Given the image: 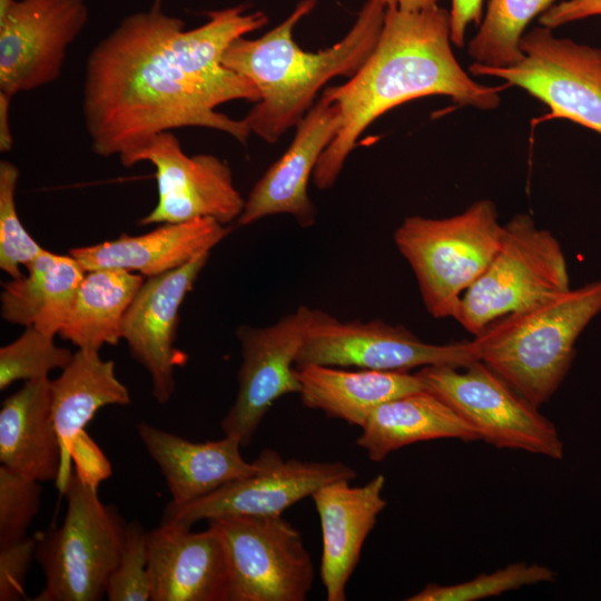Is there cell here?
<instances>
[{
    "instance_id": "6da1fadb",
    "label": "cell",
    "mask_w": 601,
    "mask_h": 601,
    "mask_svg": "<svg viewBox=\"0 0 601 601\" xmlns=\"http://www.w3.org/2000/svg\"><path fill=\"white\" fill-rule=\"evenodd\" d=\"M240 4L208 12L200 27L160 7L126 17L91 50L85 68L82 116L91 150L119 159L159 132L184 127L223 131L246 145L243 119L217 112L233 100L258 102L246 77L221 62L229 46L265 26Z\"/></svg>"
},
{
    "instance_id": "7a4b0ae2",
    "label": "cell",
    "mask_w": 601,
    "mask_h": 601,
    "mask_svg": "<svg viewBox=\"0 0 601 601\" xmlns=\"http://www.w3.org/2000/svg\"><path fill=\"white\" fill-rule=\"evenodd\" d=\"M451 43L450 11L439 6L420 11L386 8L376 45L359 69L345 83L322 93L339 106L342 125L315 167L317 188L335 184L363 131L396 106L434 95L481 110L500 105L503 87L473 80L457 62Z\"/></svg>"
},
{
    "instance_id": "3957f363",
    "label": "cell",
    "mask_w": 601,
    "mask_h": 601,
    "mask_svg": "<svg viewBox=\"0 0 601 601\" xmlns=\"http://www.w3.org/2000/svg\"><path fill=\"white\" fill-rule=\"evenodd\" d=\"M316 2L302 0L273 30L256 39H236L223 57L225 67L257 88L260 99L244 120L250 132L267 142L296 127L327 81L353 77L381 33L386 7L381 0H367L342 40L317 52L305 51L295 42L293 30Z\"/></svg>"
},
{
    "instance_id": "277c9868",
    "label": "cell",
    "mask_w": 601,
    "mask_h": 601,
    "mask_svg": "<svg viewBox=\"0 0 601 601\" xmlns=\"http://www.w3.org/2000/svg\"><path fill=\"white\" fill-rule=\"evenodd\" d=\"M600 312L601 278L506 314L472 342L479 361L540 407L563 382L577 339Z\"/></svg>"
},
{
    "instance_id": "5b68a950",
    "label": "cell",
    "mask_w": 601,
    "mask_h": 601,
    "mask_svg": "<svg viewBox=\"0 0 601 601\" xmlns=\"http://www.w3.org/2000/svg\"><path fill=\"white\" fill-rule=\"evenodd\" d=\"M503 224L493 201L480 199L451 217H406L395 229L397 250L411 266L434 318L455 319L463 294L496 253Z\"/></svg>"
},
{
    "instance_id": "8992f818",
    "label": "cell",
    "mask_w": 601,
    "mask_h": 601,
    "mask_svg": "<svg viewBox=\"0 0 601 601\" xmlns=\"http://www.w3.org/2000/svg\"><path fill=\"white\" fill-rule=\"evenodd\" d=\"M96 489L77 473L66 481L62 524L37 534L35 559L46 583L32 601H98L106 597L127 523L115 506L99 500Z\"/></svg>"
},
{
    "instance_id": "52a82bcc",
    "label": "cell",
    "mask_w": 601,
    "mask_h": 601,
    "mask_svg": "<svg viewBox=\"0 0 601 601\" xmlns=\"http://www.w3.org/2000/svg\"><path fill=\"white\" fill-rule=\"evenodd\" d=\"M570 289L563 249L526 214L503 225L500 246L463 294L455 321L473 336L493 321Z\"/></svg>"
},
{
    "instance_id": "ba28073f",
    "label": "cell",
    "mask_w": 601,
    "mask_h": 601,
    "mask_svg": "<svg viewBox=\"0 0 601 601\" xmlns=\"http://www.w3.org/2000/svg\"><path fill=\"white\" fill-rule=\"evenodd\" d=\"M424 387L446 402L477 433L499 447L552 460L563 457L554 424L500 374L481 361L465 366L432 365L416 373Z\"/></svg>"
},
{
    "instance_id": "9c48e42d",
    "label": "cell",
    "mask_w": 601,
    "mask_h": 601,
    "mask_svg": "<svg viewBox=\"0 0 601 601\" xmlns=\"http://www.w3.org/2000/svg\"><path fill=\"white\" fill-rule=\"evenodd\" d=\"M227 568L226 601H304L314 564L300 532L280 515L208 520Z\"/></svg>"
},
{
    "instance_id": "30bf717a",
    "label": "cell",
    "mask_w": 601,
    "mask_h": 601,
    "mask_svg": "<svg viewBox=\"0 0 601 601\" xmlns=\"http://www.w3.org/2000/svg\"><path fill=\"white\" fill-rule=\"evenodd\" d=\"M522 58L509 67L473 62L474 76H492L546 105V118H564L601 135V49L535 27L520 41Z\"/></svg>"
},
{
    "instance_id": "8fae6325",
    "label": "cell",
    "mask_w": 601,
    "mask_h": 601,
    "mask_svg": "<svg viewBox=\"0 0 601 601\" xmlns=\"http://www.w3.org/2000/svg\"><path fill=\"white\" fill-rule=\"evenodd\" d=\"M477 359L472 341L431 344L402 325L382 319L341 322L322 309H314L296 367L319 364L408 372L432 365L460 367Z\"/></svg>"
},
{
    "instance_id": "7c38bea8",
    "label": "cell",
    "mask_w": 601,
    "mask_h": 601,
    "mask_svg": "<svg viewBox=\"0 0 601 601\" xmlns=\"http://www.w3.org/2000/svg\"><path fill=\"white\" fill-rule=\"evenodd\" d=\"M125 167L148 161L155 167L158 198L140 225L213 218L226 225L239 218L245 200L229 166L214 155L188 156L171 131L159 132L119 159Z\"/></svg>"
},
{
    "instance_id": "4fadbf2b",
    "label": "cell",
    "mask_w": 601,
    "mask_h": 601,
    "mask_svg": "<svg viewBox=\"0 0 601 601\" xmlns=\"http://www.w3.org/2000/svg\"><path fill=\"white\" fill-rule=\"evenodd\" d=\"M87 20L85 0H0V91L13 97L58 79Z\"/></svg>"
},
{
    "instance_id": "5bb4252c",
    "label": "cell",
    "mask_w": 601,
    "mask_h": 601,
    "mask_svg": "<svg viewBox=\"0 0 601 601\" xmlns=\"http://www.w3.org/2000/svg\"><path fill=\"white\" fill-rule=\"evenodd\" d=\"M312 308L299 306L266 327L242 325L236 336L242 346L236 398L223 417L225 435L248 446L260 423L284 395L299 393L296 359L313 317Z\"/></svg>"
},
{
    "instance_id": "9a60e30c",
    "label": "cell",
    "mask_w": 601,
    "mask_h": 601,
    "mask_svg": "<svg viewBox=\"0 0 601 601\" xmlns=\"http://www.w3.org/2000/svg\"><path fill=\"white\" fill-rule=\"evenodd\" d=\"M257 471L185 505L168 503L161 522L190 529L196 522L230 515H280L321 486L339 480L352 481L356 471L336 462L285 460L265 449L255 460Z\"/></svg>"
},
{
    "instance_id": "2e32d148",
    "label": "cell",
    "mask_w": 601,
    "mask_h": 601,
    "mask_svg": "<svg viewBox=\"0 0 601 601\" xmlns=\"http://www.w3.org/2000/svg\"><path fill=\"white\" fill-rule=\"evenodd\" d=\"M209 256L210 250H206L178 268L148 277L122 319L121 338L130 356L149 373L152 395L160 404L171 398L175 368L187 361L175 346L179 308Z\"/></svg>"
},
{
    "instance_id": "e0dca14e",
    "label": "cell",
    "mask_w": 601,
    "mask_h": 601,
    "mask_svg": "<svg viewBox=\"0 0 601 601\" xmlns=\"http://www.w3.org/2000/svg\"><path fill=\"white\" fill-rule=\"evenodd\" d=\"M341 125L339 106L321 96L296 125L287 150L252 188L237 224L246 226L270 215L287 214L302 227H311L316 208L308 196V180Z\"/></svg>"
},
{
    "instance_id": "ac0fdd59",
    "label": "cell",
    "mask_w": 601,
    "mask_h": 601,
    "mask_svg": "<svg viewBox=\"0 0 601 601\" xmlns=\"http://www.w3.org/2000/svg\"><path fill=\"white\" fill-rule=\"evenodd\" d=\"M151 601H226L227 568L211 528L161 522L147 532Z\"/></svg>"
},
{
    "instance_id": "d6986e66",
    "label": "cell",
    "mask_w": 601,
    "mask_h": 601,
    "mask_svg": "<svg viewBox=\"0 0 601 601\" xmlns=\"http://www.w3.org/2000/svg\"><path fill=\"white\" fill-rule=\"evenodd\" d=\"M349 482H331L311 496L321 521L319 572L327 601L346 600V585L359 561L364 542L387 504L383 497V474L361 486H352Z\"/></svg>"
},
{
    "instance_id": "ffe728a7",
    "label": "cell",
    "mask_w": 601,
    "mask_h": 601,
    "mask_svg": "<svg viewBox=\"0 0 601 601\" xmlns=\"http://www.w3.org/2000/svg\"><path fill=\"white\" fill-rule=\"evenodd\" d=\"M137 432L159 466L171 494L169 503L174 505L199 500L227 483L252 475L258 467L255 461L243 459L242 443L230 435L195 443L145 422L137 425Z\"/></svg>"
},
{
    "instance_id": "44dd1931",
    "label": "cell",
    "mask_w": 601,
    "mask_h": 601,
    "mask_svg": "<svg viewBox=\"0 0 601 601\" xmlns=\"http://www.w3.org/2000/svg\"><path fill=\"white\" fill-rule=\"evenodd\" d=\"M228 231L224 224L213 218L165 223L141 235L124 234L112 240L71 248L68 254L86 272L118 268L152 277L211 250Z\"/></svg>"
},
{
    "instance_id": "7402d4cb",
    "label": "cell",
    "mask_w": 601,
    "mask_h": 601,
    "mask_svg": "<svg viewBox=\"0 0 601 601\" xmlns=\"http://www.w3.org/2000/svg\"><path fill=\"white\" fill-rule=\"evenodd\" d=\"M49 378L24 382L0 408L1 465L30 480L57 481L63 475V453L52 417Z\"/></svg>"
},
{
    "instance_id": "603a6c76",
    "label": "cell",
    "mask_w": 601,
    "mask_h": 601,
    "mask_svg": "<svg viewBox=\"0 0 601 601\" xmlns=\"http://www.w3.org/2000/svg\"><path fill=\"white\" fill-rule=\"evenodd\" d=\"M302 403L328 417L361 428L371 413L395 397L425 390L420 376L408 372L306 364L296 367Z\"/></svg>"
},
{
    "instance_id": "cb8c5ba5",
    "label": "cell",
    "mask_w": 601,
    "mask_h": 601,
    "mask_svg": "<svg viewBox=\"0 0 601 601\" xmlns=\"http://www.w3.org/2000/svg\"><path fill=\"white\" fill-rule=\"evenodd\" d=\"M457 439L480 440L476 431L446 402L425 390L378 405L356 440L373 462L416 442Z\"/></svg>"
},
{
    "instance_id": "d4e9b609",
    "label": "cell",
    "mask_w": 601,
    "mask_h": 601,
    "mask_svg": "<svg viewBox=\"0 0 601 601\" xmlns=\"http://www.w3.org/2000/svg\"><path fill=\"white\" fill-rule=\"evenodd\" d=\"M52 417L63 453L62 490L70 475L72 444L96 412L106 405H128V388L117 378L115 362L102 359L99 351L78 349L61 374L50 381Z\"/></svg>"
},
{
    "instance_id": "484cf974",
    "label": "cell",
    "mask_w": 601,
    "mask_h": 601,
    "mask_svg": "<svg viewBox=\"0 0 601 601\" xmlns=\"http://www.w3.org/2000/svg\"><path fill=\"white\" fill-rule=\"evenodd\" d=\"M27 274L2 285L1 317L12 324L59 334L86 270L71 255L45 249Z\"/></svg>"
},
{
    "instance_id": "4316f807",
    "label": "cell",
    "mask_w": 601,
    "mask_h": 601,
    "mask_svg": "<svg viewBox=\"0 0 601 601\" xmlns=\"http://www.w3.org/2000/svg\"><path fill=\"white\" fill-rule=\"evenodd\" d=\"M144 276L118 268L86 272L59 335L78 349L117 345L124 316Z\"/></svg>"
},
{
    "instance_id": "83f0119b",
    "label": "cell",
    "mask_w": 601,
    "mask_h": 601,
    "mask_svg": "<svg viewBox=\"0 0 601 601\" xmlns=\"http://www.w3.org/2000/svg\"><path fill=\"white\" fill-rule=\"evenodd\" d=\"M556 0H490L480 29L469 43L474 62L509 67L522 58L520 41L528 24Z\"/></svg>"
},
{
    "instance_id": "f1b7e54d",
    "label": "cell",
    "mask_w": 601,
    "mask_h": 601,
    "mask_svg": "<svg viewBox=\"0 0 601 601\" xmlns=\"http://www.w3.org/2000/svg\"><path fill=\"white\" fill-rule=\"evenodd\" d=\"M555 573L539 563L514 562L491 573L452 585L428 583L407 601H475L496 597L525 585L551 582Z\"/></svg>"
},
{
    "instance_id": "f546056e",
    "label": "cell",
    "mask_w": 601,
    "mask_h": 601,
    "mask_svg": "<svg viewBox=\"0 0 601 601\" xmlns=\"http://www.w3.org/2000/svg\"><path fill=\"white\" fill-rule=\"evenodd\" d=\"M55 335L35 327H24L23 333L0 348V390L17 381L48 378L49 372L63 370L72 359L70 349L55 344Z\"/></svg>"
},
{
    "instance_id": "4dcf8cb0",
    "label": "cell",
    "mask_w": 601,
    "mask_h": 601,
    "mask_svg": "<svg viewBox=\"0 0 601 601\" xmlns=\"http://www.w3.org/2000/svg\"><path fill=\"white\" fill-rule=\"evenodd\" d=\"M19 169L8 160L0 162V268L19 278L24 267L45 252L26 230L17 213L16 188Z\"/></svg>"
},
{
    "instance_id": "1f68e13d",
    "label": "cell",
    "mask_w": 601,
    "mask_h": 601,
    "mask_svg": "<svg viewBox=\"0 0 601 601\" xmlns=\"http://www.w3.org/2000/svg\"><path fill=\"white\" fill-rule=\"evenodd\" d=\"M40 482L0 465V548L27 538L40 509Z\"/></svg>"
},
{
    "instance_id": "d6a6232c",
    "label": "cell",
    "mask_w": 601,
    "mask_h": 601,
    "mask_svg": "<svg viewBox=\"0 0 601 601\" xmlns=\"http://www.w3.org/2000/svg\"><path fill=\"white\" fill-rule=\"evenodd\" d=\"M106 597L109 601H151L147 532L139 521L127 523L120 560Z\"/></svg>"
},
{
    "instance_id": "836d02e7",
    "label": "cell",
    "mask_w": 601,
    "mask_h": 601,
    "mask_svg": "<svg viewBox=\"0 0 601 601\" xmlns=\"http://www.w3.org/2000/svg\"><path fill=\"white\" fill-rule=\"evenodd\" d=\"M38 535L0 548V601L27 599L24 581L36 556Z\"/></svg>"
},
{
    "instance_id": "e575fe53",
    "label": "cell",
    "mask_w": 601,
    "mask_h": 601,
    "mask_svg": "<svg viewBox=\"0 0 601 601\" xmlns=\"http://www.w3.org/2000/svg\"><path fill=\"white\" fill-rule=\"evenodd\" d=\"M70 457L76 461V473L87 483L97 484L110 474V465L83 431L72 444Z\"/></svg>"
},
{
    "instance_id": "d590c367",
    "label": "cell",
    "mask_w": 601,
    "mask_h": 601,
    "mask_svg": "<svg viewBox=\"0 0 601 601\" xmlns=\"http://www.w3.org/2000/svg\"><path fill=\"white\" fill-rule=\"evenodd\" d=\"M594 16H601V0H564L543 12L539 22L554 29Z\"/></svg>"
},
{
    "instance_id": "8d00e7d4",
    "label": "cell",
    "mask_w": 601,
    "mask_h": 601,
    "mask_svg": "<svg viewBox=\"0 0 601 601\" xmlns=\"http://www.w3.org/2000/svg\"><path fill=\"white\" fill-rule=\"evenodd\" d=\"M484 0H451L450 26L451 41L462 48L465 43V32L471 23L482 21Z\"/></svg>"
},
{
    "instance_id": "74e56055",
    "label": "cell",
    "mask_w": 601,
    "mask_h": 601,
    "mask_svg": "<svg viewBox=\"0 0 601 601\" xmlns=\"http://www.w3.org/2000/svg\"><path fill=\"white\" fill-rule=\"evenodd\" d=\"M12 96L0 91V150L9 151L13 139L9 126V107Z\"/></svg>"
},
{
    "instance_id": "f35d334b",
    "label": "cell",
    "mask_w": 601,
    "mask_h": 601,
    "mask_svg": "<svg viewBox=\"0 0 601 601\" xmlns=\"http://www.w3.org/2000/svg\"><path fill=\"white\" fill-rule=\"evenodd\" d=\"M386 8H397L405 11H420L437 6L440 0H381Z\"/></svg>"
},
{
    "instance_id": "ab89813d",
    "label": "cell",
    "mask_w": 601,
    "mask_h": 601,
    "mask_svg": "<svg viewBox=\"0 0 601 601\" xmlns=\"http://www.w3.org/2000/svg\"><path fill=\"white\" fill-rule=\"evenodd\" d=\"M160 0H155L154 6H159Z\"/></svg>"
}]
</instances>
